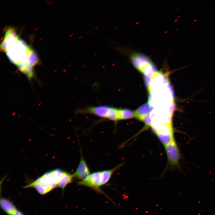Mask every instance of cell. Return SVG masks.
Here are the masks:
<instances>
[{"mask_svg":"<svg viewBox=\"0 0 215 215\" xmlns=\"http://www.w3.org/2000/svg\"><path fill=\"white\" fill-rule=\"evenodd\" d=\"M10 61L29 79L34 76L33 67L38 62L37 56L33 50L10 29L6 33L1 45Z\"/></svg>","mask_w":215,"mask_h":215,"instance_id":"6da1fadb","label":"cell"},{"mask_svg":"<svg viewBox=\"0 0 215 215\" xmlns=\"http://www.w3.org/2000/svg\"><path fill=\"white\" fill-rule=\"evenodd\" d=\"M64 172L59 169L47 172L24 188H34L39 194H46L57 187Z\"/></svg>","mask_w":215,"mask_h":215,"instance_id":"7a4b0ae2","label":"cell"},{"mask_svg":"<svg viewBox=\"0 0 215 215\" xmlns=\"http://www.w3.org/2000/svg\"><path fill=\"white\" fill-rule=\"evenodd\" d=\"M120 109L109 105H101L87 106L77 110L76 112L77 114H92L116 122L119 121Z\"/></svg>","mask_w":215,"mask_h":215,"instance_id":"3957f363","label":"cell"},{"mask_svg":"<svg viewBox=\"0 0 215 215\" xmlns=\"http://www.w3.org/2000/svg\"><path fill=\"white\" fill-rule=\"evenodd\" d=\"M169 162L170 165L177 166L179 164L181 155L179 149L175 140L165 146Z\"/></svg>","mask_w":215,"mask_h":215,"instance_id":"277c9868","label":"cell"},{"mask_svg":"<svg viewBox=\"0 0 215 215\" xmlns=\"http://www.w3.org/2000/svg\"><path fill=\"white\" fill-rule=\"evenodd\" d=\"M101 180V172H95L90 174L86 179L78 182L79 186H83L98 190Z\"/></svg>","mask_w":215,"mask_h":215,"instance_id":"5b68a950","label":"cell"},{"mask_svg":"<svg viewBox=\"0 0 215 215\" xmlns=\"http://www.w3.org/2000/svg\"><path fill=\"white\" fill-rule=\"evenodd\" d=\"M90 174L89 167L84 159L82 156L77 170L73 174L74 177L82 181L86 179Z\"/></svg>","mask_w":215,"mask_h":215,"instance_id":"8992f818","label":"cell"},{"mask_svg":"<svg viewBox=\"0 0 215 215\" xmlns=\"http://www.w3.org/2000/svg\"><path fill=\"white\" fill-rule=\"evenodd\" d=\"M0 205L2 209L8 215H13L17 209L13 202L6 198L1 199Z\"/></svg>","mask_w":215,"mask_h":215,"instance_id":"52a82bcc","label":"cell"},{"mask_svg":"<svg viewBox=\"0 0 215 215\" xmlns=\"http://www.w3.org/2000/svg\"><path fill=\"white\" fill-rule=\"evenodd\" d=\"M151 110V107L149 103H146L141 106L135 112V117L142 121L144 117L150 114Z\"/></svg>","mask_w":215,"mask_h":215,"instance_id":"ba28073f","label":"cell"},{"mask_svg":"<svg viewBox=\"0 0 215 215\" xmlns=\"http://www.w3.org/2000/svg\"><path fill=\"white\" fill-rule=\"evenodd\" d=\"M122 164H119L112 169L106 170L101 172V180L100 187L108 182L113 173L122 165Z\"/></svg>","mask_w":215,"mask_h":215,"instance_id":"9c48e42d","label":"cell"},{"mask_svg":"<svg viewBox=\"0 0 215 215\" xmlns=\"http://www.w3.org/2000/svg\"><path fill=\"white\" fill-rule=\"evenodd\" d=\"M74 178L73 174L64 172L63 176L57 186V187L64 190L67 185L73 182Z\"/></svg>","mask_w":215,"mask_h":215,"instance_id":"30bf717a","label":"cell"},{"mask_svg":"<svg viewBox=\"0 0 215 215\" xmlns=\"http://www.w3.org/2000/svg\"><path fill=\"white\" fill-rule=\"evenodd\" d=\"M135 117V112L133 110L127 109H120V120H125Z\"/></svg>","mask_w":215,"mask_h":215,"instance_id":"8fae6325","label":"cell"},{"mask_svg":"<svg viewBox=\"0 0 215 215\" xmlns=\"http://www.w3.org/2000/svg\"><path fill=\"white\" fill-rule=\"evenodd\" d=\"M142 121L144 122L147 126L151 127L152 121L149 114L144 117L142 119Z\"/></svg>","mask_w":215,"mask_h":215,"instance_id":"7c38bea8","label":"cell"},{"mask_svg":"<svg viewBox=\"0 0 215 215\" xmlns=\"http://www.w3.org/2000/svg\"><path fill=\"white\" fill-rule=\"evenodd\" d=\"M13 215H25L20 211L17 209Z\"/></svg>","mask_w":215,"mask_h":215,"instance_id":"4fadbf2b","label":"cell"}]
</instances>
